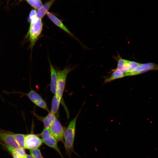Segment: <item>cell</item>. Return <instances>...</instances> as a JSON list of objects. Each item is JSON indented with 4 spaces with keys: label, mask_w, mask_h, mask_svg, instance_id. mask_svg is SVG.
<instances>
[{
    "label": "cell",
    "mask_w": 158,
    "mask_h": 158,
    "mask_svg": "<svg viewBox=\"0 0 158 158\" xmlns=\"http://www.w3.org/2000/svg\"><path fill=\"white\" fill-rule=\"evenodd\" d=\"M51 72V81L50 84L51 92L56 95L57 84V72L50 60H49Z\"/></svg>",
    "instance_id": "30bf717a"
},
{
    "label": "cell",
    "mask_w": 158,
    "mask_h": 158,
    "mask_svg": "<svg viewBox=\"0 0 158 158\" xmlns=\"http://www.w3.org/2000/svg\"><path fill=\"white\" fill-rule=\"evenodd\" d=\"M37 11L33 9L31 11L29 15L28 20L30 21L37 18Z\"/></svg>",
    "instance_id": "44dd1931"
},
{
    "label": "cell",
    "mask_w": 158,
    "mask_h": 158,
    "mask_svg": "<svg viewBox=\"0 0 158 158\" xmlns=\"http://www.w3.org/2000/svg\"><path fill=\"white\" fill-rule=\"evenodd\" d=\"M73 69V68L65 67L63 70L56 72L57 80L55 95L61 100L65 89L67 76Z\"/></svg>",
    "instance_id": "3957f363"
},
{
    "label": "cell",
    "mask_w": 158,
    "mask_h": 158,
    "mask_svg": "<svg viewBox=\"0 0 158 158\" xmlns=\"http://www.w3.org/2000/svg\"><path fill=\"white\" fill-rule=\"evenodd\" d=\"M47 17L55 25L73 37H75L73 34L68 30L61 21L57 17L50 12L47 13Z\"/></svg>",
    "instance_id": "9c48e42d"
},
{
    "label": "cell",
    "mask_w": 158,
    "mask_h": 158,
    "mask_svg": "<svg viewBox=\"0 0 158 158\" xmlns=\"http://www.w3.org/2000/svg\"><path fill=\"white\" fill-rule=\"evenodd\" d=\"M0 141L13 148L20 147L16 141L12 132L0 130Z\"/></svg>",
    "instance_id": "ba28073f"
},
{
    "label": "cell",
    "mask_w": 158,
    "mask_h": 158,
    "mask_svg": "<svg viewBox=\"0 0 158 158\" xmlns=\"http://www.w3.org/2000/svg\"><path fill=\"white\" fill-rule=\"evenodd\" d=\"M37 118L43 123L45 128H49L51 123V122L46 116L45 117H41L36 115Z\"/></svg>",
    "instance_id": "e0dca14e"
},
{
    "label": "cell",
    "mask_w": 158,
    "mask_h": 158,
    "mask_svg": "<svg viewBox=\"0 0 158 158\" xmlns=\"http://www.w3.org/2000/svg\"><path fill=\"white\" fill-rule=\"evenodd\" d=\"M12 157H13V158H22L19 157V156H18L16 154H12Z\"/></svg>",
    "instance_id": "7402d4cb"
},
{
    "label": "cell",
    "mask_w": 158,
    "mask_h": 158,
    "mask_svg": "<svg viewBox=\"0 0 158 158\" xmlns=\"http://www.w3.org/2000/svg\"><path fill=\"white\" fill-rule=\"evenodd\" d=\"M114 71L111 76L104 80V82L105 83H107L116 79L121 78L124 76V73L121 71L117 69L114 70Z\"/></svg>",
    "instance_id": "5bb4252c"
},
{
    "label": "cell",
    "mask_w": 158,
    "mask_h": 158,
    "mask_svg": "<svg viewBox=\"0 0 158 158\" xmlns=\"http://www.w3.org/2000/svg\"><path fill=\"white\" fill-rule=\"evenodd\" d=\"M43 141L37 135L33 134L26 135L25 149L31 150L38 148L42 145Z\"/></svg>",
    "instance_id": "52a82bcc"
},
{
    "label": "cell",
    "mask_w": 158,
    "mask_h": 158,
    "mask_svg": "<svg viewBox=\"0 0 158 158\" xmlns=\"http://www.w3.org/2000/svg\"><path fill=\"white\" fill-rule=\"evenodd\" d=\"M61 100L59 99L55 95L53 96L51 103L50 112L54 114H56L58 111Z\"/></svg>",
    "instance_id": "4fadbf2b"
},
{
    "label": "cell",
    "mask_w": 158,
    "mask_h": 158,
    "mask_svg": "<svg viewBox=\"0 0 158 158\" xmlns=\"http://www.w3.org/2000/svg\"><path fill=\"white\" fill-rule=\"evenodd\" d=\"M30 152L33 158H43L40 151L38 148L30 150Z\"/></svg>",
    "instance_id": "ac0fdd59"
},
{
    "label": "cell",
    "mask_w": 158,
    "mask_h": 158,
    "mask_svg": "<svg viewBox=\"0 0 158 158\" xmlns=\"http://www.w3.org/2000/svg\"><path fill=\"white\" fill-rule=\"evenodd\" d=\"M152 70H158V65L152 63H140L134 69L125 73L124 75L126 76L135 75Z\"/></svg>",
    "instance_id": "5b68a950"
},
{
    "label": "cell",
    "mask_w": 158,
    "mask_h": 158,
    "mask_svg": "<svg viewBox=\"0 0 158 158\" xmlns=\"http://www.w3.org/2000/svg\"><path fill=\"white\" fill-rule=\"evenodd\" d=\"M126 61L127 60L123 59L121 58H120L118 61L117 69L121 71L123 68Z\"/></svg>",
    "instance_id": "ffe728a7"
},
{
    "label": "cell",
    "mask_w": 158,
    "mask_h": 158,
    "mask_svg": "<svg viewBox=\"0 0 158 158\" xmlns=\"http://www.w3.org/2000/svg\"><path fill=\"white\" fill-rule=\"evenodd\" d=\"M49 129L57 141H63L65 131L63 127L57 118L52 122Z\"/></svg>",
    "instance_id": "8992f818"
},
{
    "label": "cell",
    "mask_w": 158,
    "mask_h": 158,
    "mask_svg": "<svg viewBox=\"0 0 158 158\" xmlns=\"http://www.w3.org/2000/svg\"><path fill=\"white\" fill-rule=\"evenodd\" d=\"M26 1L32 6L37 10L42 5V3L41 0H26Z\"/></svg>",
    "instance_id": "2e32d148"
},
{
    "label": "cell",
    "mask_w": 158,
    "mask_h": 158,
    "mask_svg": "<svg viewBox=\"0 0 158 158\" xmlns=\"http://www.w3.org/2000/svg\"><path fill=\"white\" fill-rule=\"evenodd\" d=\"M42 140L46 145L56 151L63 158L57 145V140L51 133L49 128H44L41 134Z\"/></svg>",
    "instance_id": "277c9868"
},
{
    "label": "cell",
    "mask_w": 158,
    "mask_h": 158,
    "mask_svg": "<svg viewBox=\"0 0 158 158\" xmlns=\"http://www.w3.org/2000/svg\"><path fill=\"white\" fill-rule=\"evenodd\" d=\"M80 112V111L70 122L64 134V144L66 153L70 156L71 153L74 151L73 144L75 135L76 121Z\"/></svg>",
    "instance_id": "6da1fadb"
},
{
    "label": "cell",
    "mask_w": 158,
    "mask_h": 158,
    "mask_svg": "<svg viewBox=\"0 0 158 158\" xmlns=\"http://www.w3.org/2000/svg\"><path fill=\"white\" fill-rule=\"evenodd\" d=\"M13 134L20 147L24 149H25V138L26 135L14 133H13Z\"/></svg>",
    "instance_id": "9a60e30c"
},
{
    "label": "cell",
    "mask_w": 158,
    "mask_h": 158,
    "mask_svg": "<svg viewBox=\"0 0 158 158\" xmlns=\"http://www.w3.org/2000/svg\"><path fill=\"white\" fill-rule=\"evenodd\" d=\"M35 105L48 112H50L46 102L43 99H42L38 102Z\"/></svg>",
    "instance_id": "d6986e66"
},
{
    "label": "cell",
    "mask_w": 158,
    "mask_h": 158,
    "mask_svg": "<svg viewBox=\"0 0 158 158\" xmlns=\"http://www.w3.org/2000/svg\"><path fill=\"white\" fill-rule=\"evenodd\" d=\"M35 105L43 99L41 96L33 90H31L28 93L24 94Z\"/></svg>",
    "instance_id": "7c38bea8"
},
{
    "label": "cell",
    "mask_w": 158,
    "mask_h": 158,
    "mask_svg": "<svg viewBox=\"0 0 158 158\" xmlns=\"http://www.w3.org/2000/svg\"><path fill=\"white\" fill-rule=\"evenodd\" d=\"M30 22V24L26 37L30 41V48L32 49L42 32L43 23L42 19L38 17Z\"/></svg>",
    "instance_id": "7a4b0ae2"
},
{
    "label": "cell",
    "mask_w": 158,
    "mask_h": 158,
    "mask_svg": "<svg viewBox=\"0 0 158 158\" xmlns=\"http://www.w3.org/2000/svg\"><path fill=\"white\" fill-rule=\"evenodd\" d=\"M26 158H33L31 155H30L29 154H26Z\"/></svg>",
    "instance_id": "603a6c76"
},
{
    "label": "cell",
    "mask_w": 158,
    "mask_h": 158,
    "mask_svg": "<svg viewBox=\"0 0 158 158\" xmlns=\"http://www.w3.org/2000/svg\"><path fill=\"white\" fill-rule=\"evenodd\" d=\"M56 0H50L42 5L37 11V16L38 18H42L48 12L54 2Z\"/></svg>",
    "instance_id": "8fae6325"
}]
</instances>
